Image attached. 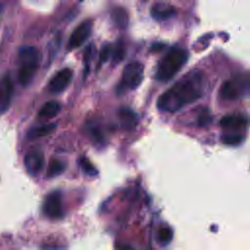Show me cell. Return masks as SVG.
I'll return each instance as SVG.
<instances>
[{
	"label": "cell",
	"instance_id": "obj_1",
	"mask_svg": "<svg viewBox=\"0 0 250 250\" xmlns=\"http://www.w3.org/2000/svg\"><path fill=\"white\" fill-rule=\"evenodd\" d=\"M206 88L204 74L200 70L192 69L159 96L157 107L162 111L176 112L202 98Z\"/></svg>",
	"mask_w": 250,
	"mask_h": 250
},
{
	"label": "cell",
	"instance_id": "obj_2",
	"mask_svg": "<svg viewBox=\"0 0 250 250\" xmlns=\"http://www.w3.org/2000/svg\"><path fill=\"white\" fill-rule=\"evenodd\" d=\"M188 58L186 50L179 47L171 48L159 62L155 78L162 82L169 81L183 68Z\"/></svg>",
	"mask_w": 250,
	"mask_h": 250
},
{
	"label": "cell",
	"instance_id": "obj_3",
	"mask_svg": "<svg viewBox=\"0 0 250 250\" xmlns=\"http://www.w3.org/2000/svg\"><path fill=\"white\" fill-rule=\"evenodd\" d=\"M40 59V52L33 46H23L20 49L18 55L20 64L18 79L21 86L25 87L30 84L39 67Z\"/></svg>",
	"mask_w": 250,
	"mask_h": 250
},
{
	"label": "cell",
	"instance_id": "obj_4",
	"mask_svg": "<svg viewBox=\"0 0 250 250\" xmlns=\"http://www.w3.org/2000/svg\"><path fill=\"white\" fill-rule=\"evenodd\" d=\"M144 78V65L139 62H132L125 65L122 73V85L127 89H136Z\"/></svg>",
	"mask_w": 250,
	"mask_h": 250
},
{
	"label": "cell",
	"instance_id": "obj_5",
	"mask_svg": "<svg viewBox=\"0 0 250 250\" xmlns=\"http://www.w3.org/2000/svg\"><path fill=\"white\" fill-rule=\"evenodd\" d=\"M244 89H248V82L244 84L243 80H241L240 78L229 79L222 84L219 94L220 97L224 100L233 101L240 98L241 95H243Z\"/></svg>",
	"mask_w": 250,
	"mask_h": 250
},
{
	"label": "cell",
	"instance_id": "obj_6",
	"mask_svg": "<svg viewBox=\"0 0 250 250\" xmlns=\"http://www.w3.org/2000/svg\"><path fill=\"white\" fill-rule=\"evenodd\" d=\"M43 213L50 219H60L62 217V194L55 190L50 192L43 202Z\"/></svg>",
	"mask_w": 250,
	"mask_h": 250
},
{
	"label": "cell",
	"instance_id": "obj_7",
	"mask_svg": "<svg viewBox=\"0 0 250 250\" xmlns=\"http://www.w3.org/2000/svg\"><path fill=\"white\" fill-rule=\"evenodd\" d=\"M92 26H93V23L91 21H85L81 22L73 30V32L69 37L68 44H67L68 49L73 50L80 47L89 38L92 32Z\"/></svg>",
	"mask_w": 250,
	"mask_h": 250
},
{
	"label": "cell",
	"instance_id": "obj_8",
	"mask_svg": "<svg viewBox=\"0 0 250 250\" xmlns=\"http://www.w3.org/2000/svg\"><path fill=\"white\" fill-rule=\"evenodd\" d=\"M72 74L73 73L70 68H63L58 71L48 84L49 91L53 94H60L63 92L71 82Z\"/></svg>",
	"mask_w": 250,
	"mask_h": 250
},
{
	"label": "cell",
	"instance_id": "obj_9",
	"mask_svg": "<svg viewBox=\"0 0 250 250\" xmlns=\"http://www.w3.org/2000/svg\"><path fill=\"white\" fill-rule=\"evenodd\" d=\"M14 93L13 81L9 74H6L0 79V114L5 113L12 102Z\"/></svg>",
	"mask_w": 250,
	"mask_h": 250
},
{
	"label": "cell",
	"instance_id": "obj_10",
	"mask_svg": "<svg viewBox=\"0 0 250 250\" xmlns=\"http://www.w3.org/2000/svg\"><path fill=\"white\" fill-rule=\"evenodd\" d=\"M23 164L30 175H37L44 165V155L42 151L39 149H31L28 151L23 158Z\"/></svg>",
	"mask_w": 250,
	"mask_h": 250
},
{
	"label": "cell",
	"instance_id": "obj_11",
	"mask_svg": "<svg viewBox=\"0 0 250 250\" xmlns=\"http://www.w3.org/2000/svg\"><path fill=\"white\" fill-rule=\"evenodd\" d=\"M220 124L223 128L233 131L245 128L248 124V120L242 114H229L221 119Z\"/></svg>",
	"mask_w": 250,
	"mask_h": 250
},
{
	"label": "cell",
	"instance_id": "obj_12",
	"mask_svg": "<svg viewBox=\"0 0 250 250\" xmlns=\"http://www.w3.org/2000/svg\"><path fill=\"white\" fill-rule=\"evenodd\" d=\"M151 17L157 21H163L171 18L175 14V9L172 5L164 2L154 4L150 9Z\"/></svg>",
	"mask_w": 250,
	"mask_h": 250
},
{
	"label": "cell",
	"instance_id": "obj_13",
	"mask_svg": "<svg viewBox=\"0 0 250 250\" xmlns=\"http://www.w3.org/2000/svg\"><path fill=\"white\" fill-rule=\"evenodd\" d=\"M61 111V104L56 101H49L45 103L39 109L38 116L41 118L55 117Z\"/></svg>",
	"mask_w": 250,
	"mask_h": 250
},
{
	"label": "cell",
	"instance_id": "obj_14",
	"mask_svg": "<svg viewBox=\"0 0 250 250\" xmlns=\"http://www.w3.org/2000/svg\"><path fill=\"white\" fill-rule=\"evenodd\" d=\"M118 115H119L122 125L126 129H132L133 127H135L138 118H137L136 113L133 110H131L130 108H127V107H122V108H120Z\"/></svg>",
	"mask_w": 250,
	"mask_h": 250
},
{
	"label": "cell",
	"instance_id": "obj_15",
	"mask_svg": "<svg viewBox=\"0 0 250 250\" xmlns=\"http://www.w3.org/2000/svg\"><path fill=\"white\" fill-rule=\"evenodd\" d=\"M56 126H57L56 123H49L39 127H34L28 131L27 137L29 139H36V138L47 136L56 128Z\"/></svg>",
	"mask_w": 250,
	"mask_h": 250
},
{
	"label": "cell",
	"instance_id": "obj_16",
	"mask_svg": "<svg viewBox=\"0 0 250 250\" xmlns=\"http://www.w3.org/2000/svg\"><path fill=\"white\" fill-rule=\"evenodd\" d=\"M111 17L115 24L121 28H124L128 24V15L127 12L120 7L114 8L111 13Z\"/></svg>",
	"mask_w": 250,
	"mask_h": 250
},
{
	"label": "cell",
	"instance_id": "obj_17",
	"mask_svg": "<svg viewBox=\"0 0 250 250\" xmlns=\"http://www.w3.org/2000/svg\"><path fill=\"white\" fill-rule=\"evenodd\" d=\"M65 169V165L63 162H62L59 159H53L48 167L47 170V177L54 178L59 175H61Z\"/></svg>",
	"mask_w": 250,
	"mask_h": 250
},
{
	"label": "cell",
	"instance_id": "obj_18",
	"mask_svg": "<svg viewBox=\"0 0 250 250\" xmlns=\"http://www.w3.org/2000/svg\"><path fill=\"white\" fill-rule=\"evenodd\" d=\"M172 238H173L172 230L169 228L162 227L159 229V230L157 232V239H158L159 243H161L163 245H167L170 243Z\"/></svg>",
	"mask_w": 250,
	"mask_h": 250
},
{
	"label": "cell",
	"instance_id": "obj_19",
	"mask_svg": "<svg viewBox=\"0 0 250 250\" xmlns=\"http://www.w3.org/2000/svg\"><path fill=\"white\" fill-rule=\"evenodd\" d=\"M244 137L240 134H226L222 137V142L229 146H237L243 141Z\"/></svg>",
	"mask_w": 250,
	"mask_h": 250
},
{
	"label": "cell",
	"instance_id": "obj_20",
	"mask_svg": "<svg viewBox=\"0 0 250 250\" xmlns=\"http://www.w3.org/2000/svg\"><path fill=\"white\" fill-rule=\"evenodd\" d=\"M113 63H119L125 57V49L122 43H118L116 48L111 52Z\"/></svg>",
	"mask_w": 250,
	"mask_h": 250
},
{
	"label": "cell",
	"instance_id": "obj_21",
	"mask_svg": "<svg viewBox=\"0 0 250 250\" xmlns=\"http://www.w3.org/2000/svg\"><path fill=\"white\" fill-rule=\"evenodd\" d=\"M79 164L82 167V169L84 170V172L90 176H94L98 173L97 169L92 165V163L86 157H81L79 159Z\"/></svg>",
	"mask_w": 250,
	"mask_h": 250
},
{
	"label": "cell",
	"instance_id": "obj_22",
	"mask_svg": "<svg viewBox=\"0 0 250 250\" xmlns=\"http://www.w3.org/2000/svg\"><path fill=\"white\" fill-rule=\"evenodd\" d=\"M111 52H112L111 46L110 45H105L102 49L101 54H100V63H104L109 59V56L111 55Z\"/></svg>",
	"mask_w": 250,
	"mask_h": 250
},
{
	"label": "cell",
	"instance_id": "obj_23",
	"mask_svg": "<svg viewBox=\"0 0 250 250\" xmlns=\"http://www.w3.org/2000/svg\"><path fill=\"white\" fill-rule=\"evenodd\" d=\"M94 52H95V46L93 44H90L88 45V47L86 48L85 50V55H84V59H85V64L87 65V71L89 69V63L93 58V55H94Z\"/></svg>",
	"mask_w": 250,
	"mask_h": 250
},
{
	"label": "cell",
	"instance_id": "obj_24",
	"mask_svg": "<svg viewBox=\"0 0 250 250\" xmlns=\"http://www.w3.org/2000/svg\"><path fill=\"white\" fill-rule=\"evenodd\" d=\"M212 119L213 118H212V116L209 113L203 112L202 114L199 115L197 123H198L199 126H203L204 127V126H207L208 124H210L212 122Z\"/></svg>",
	"mask_w": 250,
	"mask_h": 250
},
{
	"label": "cell",
	"instance_id": "obj_25",
	"mask_svg": "<svg viewBox=\"0 0 250 250\" xmlns=\"http://www.w3.org/2000/svg\"><path fill=\"white\" fill-rule=\"evenodd\" d=\"M161 48H163V45H162V44H154V45L152 46V50H153V51H158V50L161 49Z\"/></svg>",
	"mask_w": 250,
	"mask_h": 250
},
{
	"label": "cell",
	"instance_id": "obj_26",
	"mask_svg": "<svg viewBox=\"0 0 250 250\" xmlns=\"http://www.w3.org/2000/svg\"><path fill=\"white\" fill-rule=\"evenodd\" d=\"M80 1H83V0H80Z\"/></svg>",
	"mask_w": 250,
	"mask_h": 250
}]
</instances>
